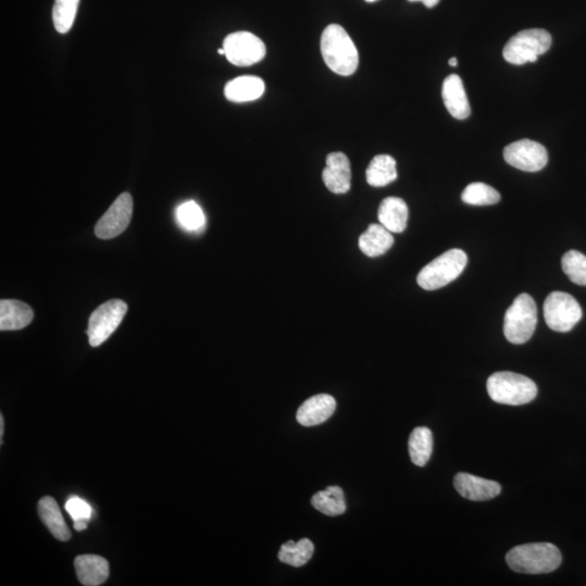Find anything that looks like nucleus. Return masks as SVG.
<instances>
[{"mask_svg": "<svg viewBox=\"0 0 586 586\" xmlns=\"http://www.w3.org/2000/svg\"><path fill=\"white\" fill-rule=\"evenodd\" d=\"M322 59L333 73L350 76L359 67V52L352 38L342 26L331 24L322 32L321 40Z\"/></svg>", "mask_w": 586, "mask_h": 586, "instance_id": "f257e3e1", "label": "nucleus"}, {"mask_svg": "<svg viewBox=\"0 0 586 586\" xmlns=\"http://www.w3.org/2000/svg\"><path fill=\"white\" fill-rule=\"evenodd\" d=\"M506 562L512 571L525 574H543L555 572L562 565L560 550L551 543H530L514 547Z\"/></svg>", "mask_w": 586, "mask_h": 586, "instance_id": "f03ea898", "label": "nucleus"}, {"mask_svg": "<svg viewBox=\"0 0 586 586\" xmlns=\"http://www.w3.org/2000/svg\"><path fill=\"white\" fill-rule=\"evenodd\" d=\"M486 389L493 401L512 407L533 402L538 396L533 380L512 371H498L490 376Z\"/></svg>", "mask_w": 586, "mask_h": 586, "instance_id": "7ed1b4c3", "label": "nucleus"}, {"mask_svg": "<svg viewBox=\"0 0 586 586\" xmlns=\"http://www.w3.org/2000/svg\"><path fill=\"white\" fill-rule=\"evenodd\" d=\"M538 324V309L534 300L528 293H522L514 299L506 311L504 320V333L513 344H524L533 338Z\"/></svg>", "mask_w": 586, "mask_h": 586, "instance_id": "20e7f679", "label": "nucleus"}, {"mask_svg": "<svg viewBox=\"0 0 586 586\" xmlns=\"http://www.w3.org/2000/svg\"><path fill=\"white\" fill-rule=\"evenodd\" d=\"M467 263V255L463 250H448L419 272L418 283L429 292L446 287L461 275Z\"/></svg>", "mask_w": 586, "mask_h": 586, "instance_id": "39448f33", "label": "nucleus"}, {"mask_svg": "<svg viewBox=\"0 0 586 586\" xmlns=\"http://www.w3.org/2000/svg\"><path fill=\"white\" fill-rule=\"evenodd\" d=\"M551 46L552 36L549 32L542 29L524 30L507 42L503 57L514 65L535 62L541 54L550 51Z\"/></svg>", "mask_w": 586, "mask_h": 586, "instance_id": "423d86ee", "label": "nucleus"}, {"mask_svg": "<svg viewBox=\"0 0 586 586\" xmlns=\"http://www.w3.org/2000/svg\"><path fill=\"white\" fill-rule=\"evenodd\" d=\"M544 317L552 331L568 332L582 319V309L572 294L555 292L544 303Z\"/></svg>", "mask_w": 586, "mask_h": 586, "instance_id": "0eeeda50", "label": "nucleus"}, {"mask_svg": "<svg viewBox=\"0 0 586 586\" xmlns=\"http://www.w3.org/2000/svg\"><path fill=\"white\" fill-rule=\"evenodd\" d=\"M128 313V304L122 300H110L91 315L87 335L91 347H100L111 337L112 333Z\"/></svg>", "mask_w": 586, "mask_h": 586, "instance_id": "6e6552de", "label": "nucleus"}, {"mask_svg": "<svg viewBox=\"0 0 586 586\" xmlns=\"http://www.w3.org/2000/svg\"><path fill=\"white\" fill-rule=\"evenodd\" d=\"M223 48L228 62L237 67H250L266 54L265 43L250 32L232 33L224 40Z\"/></svg>", "mask_w": 586, "mask_h": 586, "instance_id": "1a4fd4ad", "label": "nucleus"}, {"mask_svg": "<svg viewBox=\"0 0 586 586\" xmlns=\"http://www.w3.org/2000/svg\"><path fill=\"white\" fill-rule=\"evenodd\" d=\"M504 159L514 168L524 172H539L549 162V153L539 142L522 139L509 144L504 149Z\"/></svg>", "mask_w": 586, "mask_h": 586, "instance_id": "9d476101", "label": "nucleus"}, {"mask_svg": "<svg viewBox=\"0 0 586 586\" xmlns=\"http://www.w3.org/2000/svg\"><path fill=\"white\" fill-rule=\"evenodd\" d=\"M134 202L129 193L120 195L109 210L98 221L95 234L98 238L107 240L118 237L129 227L133 216Z\"/></svg>", "mask_w": 586, "mask_h": 586, "instance_id": "9b49d317", "label": "nucleus"}, {"mask_svg": "<svg viewBox=\"0 0 586 586\" xmlns=\"http://www.w3.org/2000/svg\"><path fill=\"white\" fill-rule=\"evenodd\" d=\"M351 164L342 152H332L327 156L322 180L333 194L342 195L351 188Z\"/></svg>", "mask_w": 586, "mask_h": 586, "instance_id": "f8f14e48", "label": "nucleus"}, {"mask_svg": "<svg viewBox=\"0 0 586 586\" xmlns=\"http://www.w3.org/2000/svg\"><path fill=\"white\" fill-rule=\"evenodd\" d=\"M454 485L459 495L469 501L484 502L500 495L502 486L495 481L486 480L466 473L456 476Z\"/></svg>", "mask_w": 586, "mask_h": 586, "instance_id": "ddd939ff", "label": "nucleus"}, {"mask_svg": "<svg viewBox=\"0 0 586 586\" xmlns=\"http://www.w3.org/2000/svg\"><path fill=\"white\" fill-rule=\"evenodd\" d=\"M336 408V399L330 394H319V396L312 397L306 399L298 409V423L304 427L325 423L335 413Z\"/></svg>", "mask_w": 586, "mask_h": 586, "instance_id": "4468645a", "label": "nucleus"}, {"mask_svg": "<svg viewBox=\"0 0 586 586\" xmlns=\"http://www.w3.org/2000/svg\"><path fill=\"white\" fill-rule=\"evenodd\" d=\"M442 98L448 113L457 120L470 116V105L463 81L456 74L447 76L442 86Z\"/></svg>", "mask_w": 586, "mask_h": 586, "instance_id": "2eb2a0df", "label": "nucleus"}, {"mask_svg": "<svg viewBox=\"0 0 586 586\" xmlns=\"http://www.w3.org/2000/svg\"><path fill=\"white\" fill-rule=\"evenodd\" d=\"M74 563L79 581L85 586L101 585L110 573L109 562L98 555H81Z\"/></svg>", "mask_w": 586, "mask_h": 586, "instance_id": "dca6fc26", "label": "nucleus"}, {"mask_svg": "<svg viewBox=\"0 0 586 586\" xmlns=\"http://www.w3.org/2000/svg\"><path fill=\"white\" fill-rule=\"evenodd\" d=\"M265 84L257 76L245 75L229 81L224 90L226 100L235 103L255 101L264 94Z\"/></svg>", "mask_w": 586, "mask_h": 586, "instance_id": "f3484780", "label": "nucleus"}, {"mask_svg": "<svg viewBox=\"0 0 586 586\" xmlns=\"http://www.w3.org/2000/svg\"><path fill=\"white\" fill-rule=\"evenodd\" d=\"M378 220L389 232L401 234L408 227V207L398 197H389L380 204Z\"/></svg>", "mask_w": 586, "mask_h": 586, "instance_id": "a211bd4d", "label": "nucleus"}, {"mask_svg": "<svg viewBox=\"0 0 586 586\" xmlns=\"http://www.w3.org/2000/svg\"><path fill=\"white\" fill-rule=\"evenodd\" d=\"M34 313L29 305L18 300H2L0 303V331H20L29 326Z\"/></svg>", "mask_w": 586, "mask_h": 586, "instance_id": "6ab92c4d", "label": "nucleus"}, {"mask_svg": "<svg viewBox=\"0 0 586 586\" xmlns=\"http://www.w3.org/2000/svg\"><path fill=\"white\" fill-rule=\"evenodd\" d=\"M393 243L392 233L389 232L381 224H370L359 239L360 249L370 257L387 254L391 249Z\"/></svg>", "mask_w": 586, "mask_h": 586, "instance_id": "aec40b11", "label": "nucleus"}, {"mask_svg": "<svg viewBox=\"0 0 586 586\" xmlns=\"http://www.w3.org/2000/svg\"><path fill=\"white\" fill-rule=\"evenodd\" d=\"M38 514L52 534L59 541H69L71 533L65 524L62 511L51 496L43 497L38 503Z\"/></svg>", "mask_w": 586, "mask_h": 586, "instance_id": "412c9836", "label": "nucleus"}, {"mask_svg": "<svg viewBox=\"0 0 586 586\" xmlns=\"http://www.w3.org/2000/svg\"><path fill=\"white\" fill-rule=\"evenodd\" d=\"M398 178L397 162L391 156H376L366 169V180L372 187H385Z\"/></svg>", "mask_w": 586, "mask_h": 586, "instance_id": "4be33fe9", "label": "nucleus"}, {"mask_svg": "<svg viewBox=\"0 0 586 586\" xmlns=\"http://www.w3.org/2000/svg\"><path fill=\"white\" fill-rule=\"evenodd\" d=\"M434 450V437L427 427H418L409 437L408 451L410 459L418 467H424L428 463Z\"/></svg>", "mask_w": 586, "mask_h": 586, "instance_id": "5701e85b", "label": "nucleus"}, {"mask_svg": "<svg viewBox=\"0 0 586 586\" xmlns=\"http://www.w3.org/2000/svg\"><path fill=\"white\" fill-rule=\"evenodd\" d=\"M312 505L327 516L336 517L346 513L347 505L341 486H330L327 490L316 493L312 497Z\"/></svg>", "mask_w": 586, "mask_h": 586, "instance_id": "b1692460", "label": "nucleus"}, {"mask_svg": "<svg viewBox=\"0 0 586 586\" xmlns=\"http://www.w3.org/2000/svg\"><path fill=\"white\" fill-rule=\"evenodd\" d=\"M314 554L313 542L309 539H301L297 543L293 541L287 542L282 546L278 558L283 563L293 567H303L311 561Z\"/></svg>", "mask_w": 586, "mask_h": 586, "instance_id": "393cba45", "label": "nucleus"}, {"mask_svg": "<svg viewBox=\"0 0 586 586\" xmlns=\"http://www.w3.org/2000/svg\"><path fill=\"white\" fill-rule=\"evenodd\" d=\"M80 0H56L53 9L54 29L60 34H65L74 24L78 14Z\"/></svg>", "mask_w": 586, "mask_h": 586, "instance_id": "a878e982", "label": "nucleus"}, {"mask_svg": "<svg viewBox=\"0 0 586 586\" xmlns=\"http://www.w3.org/2000/svg\"><path fill=\"white\" fill-rule=\"evenodd\" d=\"M462 200L470 206H492L501 200V195L485 183H473L463 191Z\"/></svg>", "mask_w": 586, "mask_h": 586, "instance_id": "bb28decb", "label": "nucleus"}, {"mask_svg": "<svg viewBox=\"0 0 586 586\" xmlns=\"http://www.w3.org/2000/svg\"><path fill=\"white\" fill-rule=\"evenodd\" d=\"M562 266L573 283L586 287V255L576 250L568 251L562 256Z\"/></svg>", "mask_w": 586, "mask_h": 586, "instance_id": "cd10ccee", "label": "nucleus"}, {"mask_svg": "<svg viewBox=\"0 0 586 586\" xmlns=\"http://www.w3.org/2000/svg\"><path fill=\"white\" fill-rule=\"evenodd\" d=\"M178 221L186 231L197 232L206 226V216L195 201L180 205L177 211Z\"/></svg>", "mask_w": 586, "mask_h": 586, "instance_id": "c85d7f7f", "label": "nucleus"}, {"mask_svg": "<svg viewBox=\"0 0 586 586\" xmlns=\"http://www.w3.org/2000/svg\"><path fill=\"white\" fill-rule=\"evenodd\" d=\"M65 509L72 517L76 531H84L92 516V508L83 498L73 496L65 504Z\"/></svg>", "mask_w": 586, "mask_h": 586, "instance_id": "c756f323", "label": "nucleus"}, {"mask_svg": "<svg viewBox=\"0 0 586 586\" xmlns=\"http://www.w3.org/2000/svg\"><path fill=\"white\" fill-rule=\"evenodd\" d=\"M408 2H423L427 8H434L439 4L440 0H408Z\"/></svg>", "mask_w": 586, "mask_h": 586, "instance_id": "7c9ffc66", "label": "nucleus"}, {"mask_svg": "<svg viewBox=\"0 0 586 586\" xmlns=\"http://www.w3.org/2000/svg\"><path fill=\"white\" fill-rule=\"evenodd\" d=\"M4 418L3 415H0V437H2V442H3V437H4Z\"/></svg>", "mask_w": 586, "mask_h": 586, "instance_id": "2f4dec72", "label": "nucleus"}, {"mask_svg": "<svg viewBox=\"0 0 586 586\" xmlns=\"http://www.w3.org/2000/svg\"><path fill=\"white\" fill-rule=\"evenodd\" d=\"M457 63H458V62H457V59L456 57H453L450 60H448V64H450L451 67H456Z\"/></svg>", "mask_w": 586, "mask_h": 586, "instance_id": "473e14b6", "label": "nucleus"}, {"mask_svg": "<svg viewBox=\"0 0 586 586\" xmlns=\"http://www.w3.org/2000/svg\"><path fill=\"white\" fill-rule=\"evenodd\" d=\"M217 53L222 54V56H226V51H224V48L218 49Z\"/></svg>", "mask_w": 586, "mask_h": 586, "instance_id": "72a5a7b5", "label": "nucleus"}, {"mask_svg": "<svg viewBox=\"0 0 586 586\" xmlns=\"http://www.w3.org/2000/svg\"><path fill=\"white\" fill-rule=\"evenodd\" d=\"M365 2H367V3H375V2H377V0H365Z\"/></svg>", "mask_w": 586, "mask_h": 586, "instance_id": "f704fd0d", "label": "nucleus"}]
</instances>
